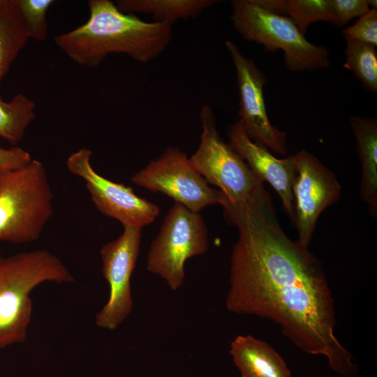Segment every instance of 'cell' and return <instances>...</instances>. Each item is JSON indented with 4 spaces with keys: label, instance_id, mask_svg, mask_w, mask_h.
Segmentation results:
<instances>
[{
    "label": "cell",
    "instance_id": "1",
    "mask_svg": "<svg viewBox=\"0 0 377 377\" xmlns=\"http://www.w3.org/2000/svg\"><path fill=\"white\" fill-rule=\"evenodd\" d=\"M226 219L239 232L227 309L272 320L302 351L323 355L341 376H355L351 354L335 336L334 302L323 267L308 247L283 231L266 189Z\"/></svg>",
    "mask_w": 377,
    "mask_h": 377
},
{
    "label": "cell",
    "instance_id": "2",
    "mask_svg": "<svg viewBox=\"0 0 377 377\" xmlns=\"http://www.w3.org/2000/svg\"><path fill=\"white\" fill-rule=\"evenodd\" d=\"M87 22L54 38L71 59L87 67L99 66L111 53L125 54L146 64L156 59L172 39V26L145 22L121 12L110 0H89Z\"/></svg>",
    "mask_w": 377,
    "mask_h": 377
},
{
    "label": "cell",
    "instance_id": "3",
    "mask_svg": "<svg viewBox=\"0 0 377 377\" xmlns=\"http://www.w3.org/2000/svg\"><path fill=\"white\" fill-rule=\"evenodd\" d=\"M74 280L63 262L47 250L0 256V349L26 341L33 308L30 294L36 286Z\"/></svg>",
    "mask_w": 377,
    "mask_h": 377
},
{
    "label": "cell",
    "instance_id": "4",
    "mask_svg": "<svg viewBox=\"0 0 377 377\" xmlns=\"http://www.w3.org/2000/svg\"><path fill=\"white\" fill-rule=\"evenodd\" d=\"M53 196L40 161L0 168V241L22 244L38 239L52 215Z\"/></svg>",
    "mask_w": 377,
    "mask_h": 377
},
{
    "label": "cell",
    "instance_id": "5",
    "mask_svg": "<svg viewBox=\"0 0 377 377\" xmlns=\"http://www.w3.org/2000/svg\"><path fill=\"white\" fill-rule=\"evenodd\" d=\"M200 119V140L195 153L188 157L191 165L226 198L223 215L247 207L265 189L263 182L220 137L215 115L209 105L202 107Z\"/></svg>",
    "mask_w": 377,
    "mask_h": 377
},
{
    "label": "cell",
    "instance_id": "6",
    "mask_svg": "<svg viewBox=\"0 0 377 377\" xmlns=\"http://www.w3.org/2000/svg\"><path fill=\"white\" fill-rule=\"evenodd\" d=\"M231 10L232 25L238 34L267 50H281L289 71H312L329 67L328 50L307 40L290 17L265 10L251 0L231 1Z\"/></svg>",
    "mask_w": 377,
    "mask_h": 377
},
{
    "label": "cell",
    "instance_id": "7",
    "mask_svg": "<svg viewBox=\"0 0 377 377\" xmlns=\"http://www.w3.org/2000/svg\"><path fill=\"white\" fill-rule=\"evenodd\" d=\"M208 247V232L202 215L175 202L150 245L147 269L176 290L184 284L186 261L204 254Z\"/></svg>",
    "mask_w": 377,
    "mask_h": 377
},
{
    "label": "cell",
    "instance_id": "8",
    "mask_svg": "<svg viewBox=\"0 0 377 377\" xmlns=\"http://www.w3.org/2000/svg\"><path fill=\"white\" fill-rule=\"evenodd\" d=\"M131 182L152 192L162 193L193 212L209 205H220L224 208L228 205L223 193L209 186L178 147H167L136 172Z\"/></svg>",
    "mask_w": 377,
    "mask_h": 377
},
{
    "label": "cell",
    "instance_id": "9",
    "mask_svg": "<svg viewBox=\"0 0 377 377\" xmlns=\"http://www.w3.org/2000/svg\"><path fill=\"white\" fill-rule=\"evenodd\" d=\"M92 151L86 147L71 154L66 166L82 178L95 207L104 215L119 221L124 227L147 226L158 217L160 209L154 202L138 196L132 187L109 180L97 173L90 159Z\"/></svg>",
    "mask_w": 377,
    "mask_h": 377
},
{
    "label": "cell",
    "instance_id": "10",
    "mask_svg": "<svg viewBox=\"0 0 377 377\" xmlns=\"http://www.w3.org/2000/svg\"><path fill=\"white\" fill-rule=\"evenodd\" d=\"M142 228L124 227L116 239L104 244L100 254L102 272L109 285V298L96 315V325L116 330L133 308L131 278L139 256Z\"/></svg>",
    "mask_w": 377,
    "mask_h": 377
},
{
    "label": "cell",
    "instance_id": "11",
    "mask_svg": "<svg viewBox=\"0 0 377 377\" xmlns=\"http://www.w3.org/2000/svg\"><path fill=\"white\" fill-rule=\"evenodd\" d=\"M225 45L236 71L238 121L251 140L276 154L285 155L287 153L286 133L270 122L267 112L263 96L267 79L264 73L232 41L226 40Z\"/></svg>",
    "mask_w": 377,
    "mask_h": 377
},
{
    "label": "cell",
    "instance_id": "12",
    "mask_svg": "<svg viewBox=\"0 0 377 377\" xmlns=\"http://www.w3.org/2000/svg\"><path fill=\"white\" fill-rule=\"evenodd\" d=\"M294 156L297 169L293 193L298 239L308 247L320 214L341 197L335 175L313 154L302 149Z\"/></svg>",
    "mask_w": 377,
    "mask_h": 377
},
{
    "label": "cell",
    "instance_id": "13",
    "mask_svg": "<svg viewBox=\"0 0 377 377\" xmlns=\"http://www.w3.org/2000/svg\"><path fill=\"white\" fill-rule=\"evenodd\" d=\"M228 145L264 182H268L280 197L287 214L294 221L293 187L297 176L294 156L277 158L267 148L251 140L238 121L228 125Z\"/></svg>",
    "mask_w": 377,
    "mask_h": 377
},
{
    "label": "cell",
    "instance_id": "14",
    "mask_svg": "<svg viewBox=\"0 0 377 377\" xmlns=\"http://www.w3.org/2000/svg\"><path fill=\"white\" fill-rule=\"evenodd\" d=\"M230 353L242 377H291L281 356L267 343L251 335H239Z\"/></svg>",
    "mask_w": 377,
    "mask_h": 377
},
{
    "label": "cell",
    "instance_id": "15",
    "mask_svg": "<svg viewBox=\"0 0 377 377\" xmlns=\"http://www.w3.org/2000/svg\"><path fill=\"white\" fill-rule=\"evenodd\" d=\"M350 123L362 166L360 195L370 214L377 216V121L353 116Z\"/></svg>",
    "mask_w": 377,
    "mask_h": 377
},
{
    "label": "cell",
    "instance_id": "16",
    "mask_svg": "<svg viewBox=\"0 0 377 377\" xmlns=\"http://www.w3.org/2000/svg\"><path fill=\"white\" fill-rule=\"evenodd\" d=\"M217 2L216 0H120L115 3L123 13L150 15L153 22L172 26L179 20L196 17Z\"/></svg>",
    "mask_w": 377,
    "mask_h": 377
},
{
    "label": "cell",
    "instance_id": "17",
    "mask_svg": "<svg viewBox=\"0 0 377 377\" xmlns=\"http://www.w3.org/2000/svg\"><path fill=\"white\" fill-rule=\"evenodd\" d=\"M29 39L11 0H0V85Z\"/></svg>",
    "mask_w": 377,
    "mask_h": 377
},
{
    "label": "cell",
    "instance_id": "18",
    "mask_svg": "<svg viewBox=\"0 0 377 377\" xmlns=\"http://www.w3.org/2000/svg\"><path fill=\"white\" fill-rule=\"evenodd\" d=\"M35 117V103L25 95L17 94L8 102L0 98V139L15 146Z\"/></svg>",
    "mask_w": 377,
    "mask_h": 377
},
{
    "label": "cell",
    "instance_id": "19",
    "mask_svg": "<svg viewBox=\"0 0 377 377\" xmlns=\"http://www.w3.org/2000/svg\"><path fill=\"white\" fill-rule=\"evenodd\" d=\"M346 61L343 66L350 71L367 91L377 93L376 47L344 36Z\"/></svg>",
    "mask_w": 377,
    "mask_h": 377
},
{
    "label": "cell",
    "instance_id": "20",
    "mask_svg": "<svg viewBox=\"0 0 377 377\" xmlns=\"http://www.w3.org/2000/svg\"><path fill=\"white\" fill-rule=\"evenodd\" d=\"M287 17L304 36L309 25L316 22H327L339 27L330 0H287Z\"/></svg>",
    "mask_w": 377,
    "mask_h": 377
},
{
    "label": "cell",
    "instance_id": "21",
    "mask_svg": "<svg viewBox=\"0 0 377 377\" xmlns=\"http://www.w3.org/2000/svg\"><path fill=\"white\" fill-rule=\"evenodd\" d=\"M29 38L44 41L48 36L47 12L52 0H11Z\"/></svg>",
    "mask_w": 377,
    "mask_h": 377
},
{
    "label": "cell",
    "instance_id": "22",
    "mask_svg": "<svg viewBox=\"0 0 377 377\" xmlns=\"http://www.w3.org/2000/svg\"><path fill=\"white\" fill-rule=\"evenodd\" d=\"M344 36L377 46V9L371 8L352 26L342 31Z\"/></svg>",
    "mask_w": 377,
    "mask_h": 377
},
{
    "label": "cell",
    "instance_id": "23",
    "mask_svg": "<svg viewBox=\"0 0 377 377\" xmlns=\"http://www.w3.org/2000/svg\"><path fill=\"white\" fill-rule=\"evenodd\" d=\"M337 16L339 27H343L354 17H360L371 8L367 0H330Z\"/></svg>",
    "mask_w": 377,
    "mask_h": 377
},
{
    "label": "cell",
    "instance_id": "24",
    "mask_svg": "<svg viewBox=\"0 0 377 377\" xmlns=\"http://www.w3.org/2000/svg\"><path fill=\"white\" fill-rule=\"evenodd\" d=\"M31 160L30 154L20 147H0V168H20L29 164Z\"/></svg>",
    "mask_w": 377,
    "mask_h": 377
},
{
    "label": "cell",
    "instance_id": "25",
    "mask_svg": "<svg viewBox=\"0 0 377 377\" xmlns=\"http://www.w3.org/2000/svg\"><path fill=\"white\" fill-rule=\"evenodd\" d=\"M255 4L271 13L287 16V0H251Z\"/></svg>",
    "mask_w": 377,
    "mask_h": 377
},
{
    "label": "cell",
    "instance_id": "26",
    "mask_svg": "<svg viewBox=\"0 0 377 377\" xmlns=\"http://www.w3.org/2000/svg\"><path fill=\"white\" fill-rule=\"evenodd\" d=\"M370 8L377 9V1L376 0H367Z\"/></svg>",
    "mask_w": 377,
    "mask_h": 377
}]
</instances>
